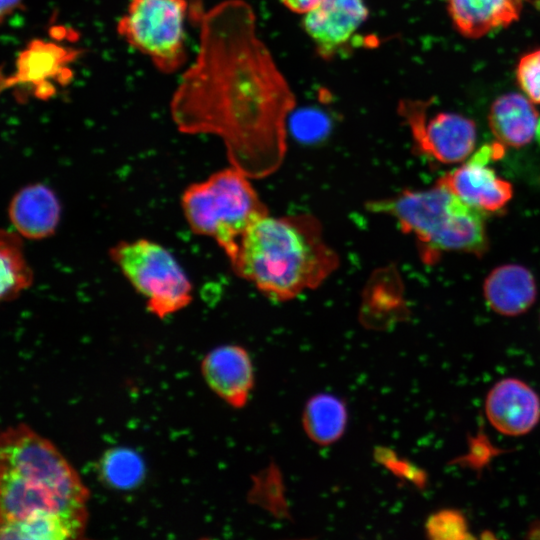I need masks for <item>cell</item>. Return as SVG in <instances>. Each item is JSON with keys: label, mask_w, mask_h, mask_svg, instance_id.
<instances>
[{"label": "cell", "mask_w": 540, "mask_h": 540, "mask_svg": "<svg viewBox=\"0 0 540 540\" xmlns=\"http://www.w3.org/2000/svg\"><path fill=\"white\" fill-rule=\"evenodd\" d=\"M199 49L170 102L184 134H213L230 164L251 179L277 171L296 98L257 35L254 10L225 0L200 14Z\"/></svg>", "instance_id": "obj_1"}, {"label": "cell", "mask_w": 540, "mask_h": 540, "mask_svg": "<svg viewBox=\"0 0 540 540\" xmlns=\"http://www.w3.org/2000/svg\"><path fill=\"white\" fill-rule=\"evenodd\" d=\"M230 263L266 297L289 301L319 287L340 259L315 216L267 214L245 231Z\"/></svg>", "instance_id": "obj_2"}, {"label": "cell", "mask_w": 540, "mask_h": 540, "mask_svg": "<svg viewBox=\"0 0 540 540\" xmlns=\"http://www.w3.org/2000/svg\"><path fill=\"white\" fill-rule=\"evenodd\" d=\"M365 207L371 213L392 217L404 233L414 236L425 262H433L442 252L480 255L487 248L482 211L439 181L430 189L405 190L369 200Z\"/></svg>", "instance_id": "obj_3"}, {"label": "cell", "mask_w": 540, "mask_h": 540, "mask_svg": "<svg viewBox=\"0 0 540 540\" xmlns=\"http://www.w3.org/2000/svg\"><path fill=\"white\" fill-rule=\"evenodd\" d=\"M249 178L230 167L190 184L181 196V207L190 230L212 238L229 261L245 231L269 214Z\"/></svg>", "instance_id": "obj_4"}, {"label": "cell", "mask_w": 540, "mask_h": 540, "mask_svg": "<svg viewBox=\"0 0 540 540\" xmlns=\"http://www.w3.org/2000/svg\"><path fill=\"white\" fill-rule=\"evenodd\" d=\"M109 256L154 316L163 319L191 303L189 277L161 244L145 238L120 241L110 248Z\"/></svg>", "instance_id": "obj_5"}, {"label": "cell", "mask_w": 540, "mask_h": 540, "mask_svg": "<svg viewBox=\"0 0 540 540\" xmlns=\"http://www.w3.org/2000/svg\"><path fill=\"white\" fill-rule=\"evenodd\" d=\"M187 15V0H130L117 31L158 70L173 73L187 59Z\"/></svg>", "instance_id": "obj_6"}, {"label": "cell", "mask_w": 540, "mask_h": 540, "mask_svg": "<svg viewBox=\"0 0 540 540\" xmlns=\"http://www.w3.org/2000/svg\"><path fill=\"white\" fill-rule=\"evenodd\" d=\"M0 469L46 485L86 503L90 492L61 451L25 423L4 429L0 436Z\"/></svg>", "instance_id": "obj_7"}, {"label": "cell", "mask_w": 540, "mask_h": 540, "mask_svg": "<svg viewBox=\"0 0 540 540\" xmlns=\"http://www.w3.org/2000/svg\"><path fill=\"white\" fill-rule=\"evenodd\" d=\"M429 100H402L399 113L408 124L419 152L444 164L465 160L476 144L474 122L458 113L429 114Z\"/></svg>", "instance_id": "obj_8"}, {"label": "cell", "mask_w": 540, "mask_h": 540, "mask_svg": "<svg viewBox=\"0 0 540 540\" xmlns=\"http://www.w3.org/2000/svg\"><path fill=\"white\" fill-rule=\"evenodd\" d=\"M78 55L77 49L54 41L33 39L18 54L14 71L2 81V90L12 89L22 98L50 99L59 87L72 79L71 65Z\"/></svg>", "instance_id": "obj_9"}, {"label": "cell", "mask_w": 540, "mask_h": 540, "mask_svg": "<svg viewBox=\"0 0 540 540\" xmlns=\"http://www.w3.org/2000/svg\"><path fill=\"white\" fill-rule=\"evenodd\" d=\"M45 515L64 518L82 532L86 531V503L0 469V523Z\"/></svg>", "instance_id": "obj_10"}, {"label": "cell", "mask_w": 540, "mask_h": 540, "mask_svg": "<svg viewBox=\"0 0 540 540\" xmlns=\"http://www.w3.org/2000/svg\"><path fill=\"white\" fill-rule=\"evenodd\" d=\"M502 153L501 143L486 145L439 182L465 203L482 212L498 211L511 199L512 186L499 178L488 166V162Z\"/></svg>", "instance_id": "obj_11"}, {"label": "cell", "mask_w": 540, "mask_h": 540, "mask_svg": "<svg viewBox=\"0 0 540 540\" xmlns=\"http://www.w3.org/2000/svg\"><path fill=\"white\" fill-rule=\"evenodd\" d=\"M367 17L364 0H322L305 14L303 27L317 53L329 59L352 42Z\"/></svg>", "instance_id": "obj_12"}, {"label": "cell", "mask_w": 540, "mask_h": 540, "mask_svg": "<svg viewBox=\"0 0 540 540\" xmlns=\"http://www.w3.org/2000/svg\"><path fill=\"white\" fill-rule=\"evenodd\" d=\"M485 411L491 425L509 436L530 432L540 420V399L525 382L507 378L488 392Z\"/></svg>", "instance_id": "obj_13"}, {"label": "cell", "mask_w": 540, "mask_h": 540, "mask_svg": "<svg viewBox=\"0 0 540 540\" xmlns=\"http://www.w3.org/2000/svg\"><path fill=\"white\" fill-rule=\"evenodd\" d=\"M201 373L209 388L234 407L248 399L253 385V368L245 349L224 345L212 349L201 362Z\"/></svg>", "instance_id": "obj_14"}, {"label": "cell", "mask_w": 540, "mask_h": 540, "mask_svg": "<svg viewBox=\"0 0 540 540\" xmlns=\"http://www.w3.org/2000/svg\"><path fill=\"white\" fill-rule=\"evenodd\" d=\"M61 203L49 186L28 184L11 198L8 217L23 238L43 240L53 236L61 219Z\"/></svg>", "instance_id": "obj_15"}, {"label": "cell", "mask_w": 540, "mask_h": 540, "mask_svg": "<svg viewBox=\"0 0 540 540\" xmlns=\"http://www.w3.org/2000/svg\"><path fill=\"white\" fill-rule=\"evenodd\" d=\"M455 29L464 37L481 38L517 21L523 0H446Z\"/></svg>", "instance_id": "obj_16"}, {"label": "cell", "mask_w": 540, "mask_h": 540, "mask_svg": "<svg viewBox=\"0 0 540 540\" xmlns=\"http://www.w3.org/2000/svg\"><path fill=\"white\" fill-rule=\"evenodd\" d=\"M488 123L499 143L514 148L531 142L540 124L534 103L519 93H506L495 99Z\"/></svg>", "instance_id": "obj_17"}, {"label": "cell", "mask_w": 540, "mask_h": 540, "mask_svg": "<svg viewBox=\"0 0 540 540\" xmlns=\"http://www.w3.org/2000/svg\"><path fill=\"white\" fill-rule=\"evenodd\" d=\"M484 296L489 307L504 316L525 312L534 302L536 285L532 274L515 264L494 269L484 282Z\"/></svg>", "instance_id": "obj_18"}, {"label": "cell", "mask_w": 540, "mask_h": 540, "mask_svg": "<svg viewBox=\"0 0 540 540\" xmlns=\"http://www.w3.org/2000/svg\"><path fill=\"white\" fill-rule=\"evenodd\" d=\"M22 236L16 231L1 230L0 260L2 302H10L33 284V271L25 257Z\"/></svg>", "instance_id": "obj_19"}, {"label": "cell", "mask_w": 540, "mask_h": 540, "mask_svg": "<svg viewBox=\"0 0 540 540\" xmlns=\"http://www.w3.org/2000/svg\"><path fill=\"white\" fill-rule=\"evenodd\" d=\"M345 424V406L332 395L315 396L305 408V430L314 441L320 444L332 443L338 439L344 431Z\"/></svg>", "instance_id": "obj_20"}, {"label": "cell", "mask_w": 540, "mask_h": 540, "mask_svg": "<svg viewBox=\"0 0 540 540\" xmlns=\"http://www.w3.org/2000/svg\"><path fill=\"white\" fill-rule=\"evenodd\" d=\"M84 532L58 516H35L0 523L1 539L64 540L82 538Z\"/></svg>", "instance_id": "obj_21"}, {"label": "cell", "mask_w": 540, "mask_h": 540, "mask_svg": "<svg viewBox=\"0 0 540 540\" xmlns=\"http://www.w3.org/2000/svg\"><path fill=\"white\" fill-rule=\"evenodd\" d=\"M144 462L134 450L117 447L105 452L100 460V476L112 488L127 490L135 487L144 476Z\"/></svg>", "instance_id": "obj_22"}, {"label": "cell", "mask_w": 540, "mask_h": 540, "mask_svg": "<svg viewBox=\"0 0 540 540\" xmlns=\"http://www.w3.org/2000/svg\"><path fill=\"white\" fill-rule=\"evenodd\" d=\"M429 538L435 540L470 539L466 518L453 509H445L431 515L425 525Z\"/></svg>", "instance_id": "obj_23"}, {"label": "cell", "mask_w": 540, "mask_h": 540, "mask_svg": "<svg viewBox=\"0 0 540 540\" xmlns=\"http://www.w3.org/2000/svg\"><path fill=\"white\" fill-rule=\"evenodd\" d=\"M516 81L524 95L540 104V49L523 54L515 69Z\"/></svg>", "instance_id": "obj_24"}, {"label": "cell", "mask_w": 540, "mask_h": 540, "mask_svg": "<svg viewBox=\"0 0 540 540\" xmlns=\"http://www.w3.org/2000/svg\"><path fill=\"white\" fill-rule=\"evenodd\" d=\"M290 11L306 14L314 9L322 0H280Z\"/></svg>", "instance_id": "obj_25"}, {"label": "cell", "mask_w": 540, "mask_h": 540, "mask_svg": "<svg viewBox=\"0 0 540 540\" xmlns=\"http://www.w3.org/2000/svg\"><path fill=\"white\" fill-rule=\"evenodd\" d=\"M24 0H0L1 20L4 21L23 5Z\"/></svg>", "instance_id": "obj_26"}, {"label": "cell", "mask_w": 540, "mask_h": 540, "mask_svg": "<svg viewBox=\"0 0 540 540\" xmlns=\"http://www.w3.org/2000/svg\"><path fill=\"white\" fill-rule=\"evenodd\" d=\"M536 532H537V533H536V535H535V536H536L537 538H540V529H539V530H537Z\"/></svg>", "instance_id": "obj_27"}]
</instances>
